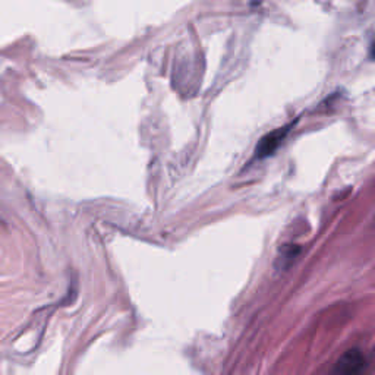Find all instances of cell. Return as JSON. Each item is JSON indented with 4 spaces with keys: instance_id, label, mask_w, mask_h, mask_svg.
I'll return each mask as SVG.
<instances>
[{
    "instance_id": "2",
    "label": "cell",
    "mask_w": 375,
    "mask_h": 375,
    "mask_svg": "<svg viewBox=\"0 0 375 375\" xmlns=\"http://www.w3.org/2000/svg\"><path fill=\"white\" fill-rule=\"evenodd\" d=\"M365 368V358L359 351H349L337 364L336 375H361Z\"/></svg>"
},
{
    "instance_id": "1",
    "label": "cell",
    "mask_w": 375,
    "mask_h": 375,
    "mask_svg": "<svg viewBox=\"0 0 375 375\" xmlns=\"http://www.w3.org/2000/svg\"><path fill=\"white\" fill-rule=\"evenodd\" d=\"M290 128H292V125H287V127H285V128L268 132L265 137H263L261 141L257 144V148H255V159L261 160V159H265V157L274 154V152H276L279 145L286 138Z\"/></svg>"
}]
</instances>
